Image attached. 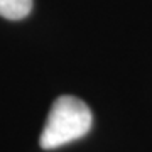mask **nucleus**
<instances>
[{"label": "nucleus", "instance_id": "1", "mask_svg": "<svg viewBox=\"0 0 152 152\" xmlns=\"http://www.w3.org/2000/svg\"><path fill=\"white\" fill-rule=\"evenodd\" d=\"M91 124V112L83 100L69 95L59 96L51 107L39 144L44 151L58 149L85 137Z\"/></svg>", "mask_w": 152, "mask_h": 152}, {"label": "nucleus", "instance_id": "2", "mask_svg": "<svg viewBox=\"0 0 152 152\" xmlns=\"http://www.w3.org/2000/svg\"><path fill=\"white\" fill-rule=\"evenodd\" d=\"M32 10V0H0V15L9 20H20Z\"/></svg>", "mask_w": 152, "mask_h": 152}]
</instances>
